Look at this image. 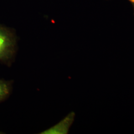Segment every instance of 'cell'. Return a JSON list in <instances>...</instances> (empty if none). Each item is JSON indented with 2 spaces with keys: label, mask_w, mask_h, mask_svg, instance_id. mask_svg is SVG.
Here are the masks:
<instances>
[{
  "label": "cell",
  "mask_w": 134,
  "mask_h": 134,
  "mask_svg": "<svg viewBox=\"0 0 134 134\" xmlns=\"http://www.w3.org/2000/svg\"><path fill=\"white\" fill-rule=\"evenodd\" d=\"M10 91L11 84L10 81L0 80V102L9 96Z\"/></svg>",
  "instance_id": "obj_3"
},
{
  "label": "cell",
  "mask_w": 134,
  "mask_h": 134,
  "mask_svg": "<svg viewBox=\"0 0 134 134\" xmlns=\"http://www.w3.org/2000/svg\"><path fill=\"white\" fill-rule=\"evenodd\" d=\"M75 118V113L72 112L67 116L63 120L53 127L41 133L44 134H67Z\"/></svg>",
  "instance_id": "obj_2"
},
{
  "label": "cell",
  "mask_w": 134,
  "mask_h": 134,
  "mask_svg": "<svg viewBox=\"0 0 134 134\" xmlns=\"http://www.w3.org/2000/svg\"><path fill=\"white\" fill-rule=\"evenodd\" d=\"M131 3V4L133 5V9H134V0H128Z\"/></svg>",
  "instance_id": "obj_4"
},
{
  "label": "cell",
  "mask_w": 134,
  "mask_h": 134,
  "mask_svg": "<svg viewBox=\"0 0 134 134\" xmlns=\"http://www.w3.org/2000/svg\"><path fill=\"white\" fill-rule=\"evenodd\" d=\"M15 39L9 30L0 27V61L9 62L14 56Z\"/></svg>",
  "instance_id": "obj_1"
}]
</instances>
